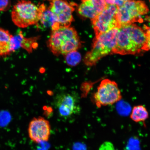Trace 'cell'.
I'll use <instances>...</instances> for the list:
<instances>
[{
	"mask_svg": "<svg viewBox=\"0 0 150 150\" xmlns=\"http://www.w3.org/2000/svg\"><path fill=\"white\" fill-rule=\"evenodd\" d=\"M150 28H143L131 24L120 28L117 42L112 54L136 55L146 51L145 47Z\"/></svg>",
	"mask_w": 150,
	"mask_h": 150,
	"instance_id": "1",
	"label": "cell"
},
{
	"mask_svg": "<svg viewBox=\"0 0 150 150\" xmlns=\"http://www.w3.org/2000/svg\"><path fill=\"white\" fill-rule=\"evenodd\" d=\"M47 45L54 55L59 56L77 51L81 48L82 44L74 28L60 27L52 30Z\"/></svg>",
	"mask_w": 150,
	"mask_h": 150,
	"instance_id": "2",
	"label": "cell"
},
{
	"mask_svg": "<svg viewBox=\"0 0 150 150\" xmlns=\"http://www.w3.org/2000/svg\"><path fill=\"white\" fill-rule=\"evenodd\" d=\"M119 30V28H116L96 35L91 50L86 53L84 57V62L86 65H95L102 58L112 54L117 44Z\"/></svg>",
	"mask_w": 150,
	"mask_h": 150,
	"instance_id": "3",
	"label": "cell"
},
{
	"mask_svg": "<svg viewBox=\"0 0 150 150\" xmlns=\"http://www.w3.org/2000/svg\"><path fill=\"white\" fill-rule=\"evenodd\" d=\"M46 8L44 4L37 5L28 0H19L13 7L11 19L17 27L27 28L37 24Z\"/></svg>",
	"mask_w": 150,
	"mask_h": 150,
	"instance_id": "4",
	"label": "cell"
},
{
	"mask_svg": "<svg viewBox=\"0 0 150 150\" xmlns=\"http://www.w3.org/2000/svg\"><path fill=\"white\" fill-rule=\"evenodd\" d=\"M149 9L144 1L128 0L118 7L117 18L119 28L135 22L142 23V17L148 13Z\"/></svg>",
	"mask_w": 150,
	"mask_h": 150,
	"instance_id": "5",
	"label": "cell"
},
{
	"mask_svg": "<svg viewBox=\"0 0 150 150\" xmlns=\"http://www.w3.org/2000/svg\"><path fill=\"white\" fill-rule=\"evenodd\" d=\"M122 98L117 84L108 79L101 81L94 96L95 104L99 108L115 104L121 100Z\"/></svg>",
	"mask_w": 150,
	"mask_h": 150,
	"instance_id": "6",
	"label": "cell"
},
{
	"mask_svg": "<svg viewBox=\"0 0 150 150\" xmlns=\"http://www.w3.org/2000/svg\"><path fill=\"white\" fill-rule=\"evenodd\" d=\"M118 7L115 5H108L102 13L92 19L96 35L119 28L117 18Z\"/></svg>",
	"mask_w": 150,
	"mask_h": 150,
	"instance_id": "7",
	"label": "cell"
},
{
	"mask_svg": "<svg viewBox=\"0 0 150 150\" xmlns=\"http://www.w3.org/2000/svg\"><path fill=\"white\" fill-rule=\"evenodd\" d=\"M78 97L70 93H61L56 96L54 100V106L59 116L67 119L79 113L81 108Z\"/></svg>",
	"mask_w": 150,
	"mask_h": 150,
	"instance_id": "8",
	"label": "cell"
},
{
	"mask_svg": "<svg viewBox=\"0 0 150 150\" xmlns=\"http://www.w3.org/2000/svg\"><path fill=\"white\" fill-rule=\"evenodd\" d=\"M76 6L67 0H55L48 8L55 15L61 27H69L74 21L72 14Z\"/></svg>",
	"mask_w": 150,
	"mask_h": 150,
	"instance_id": "9",
	"label": "cell"
},
{
	"mask_svg": "<svg viewBox=\"0 0 150 150\" xmlns=\"http://www.w3.org/2000/svg\"><path fill=\"white\" fill-rule=\"evenodd\" d=\"M51 126L49 121L42 117L33 118L28 128L29 137L36 143L48 142L50 139Z\"/></svg>",
	"mask_w": 150,
	"mask_h": 150,
	"instance_id": "10",
	"label": "cell"
},
{
	"mask_svg": "<svg viewBox=\"0 0 150 150\" xmlns=\"http://www.w3.org/2000/svg\"><path fill=\"white\" fill-rule=\"evenodd\" d=\"M105 0H86L79 7V13L83 17L91 18L96 17L107 6Z\"/></svg>",
	"mask_w": 150,
	"mask_h": 150,
	"instance_id": "11",
	"label": "cell"
},
{
	"mask_svg": "<svg viewBox=\"0 0 150 150\" xmlns=\"http://www.w3.org/2000/svg\"><path fill=\"white\" fill-rule=\"evenodd\" d=\"M16 49L13 35L8 30L0 27V59L12 55Z\"/></svg>",
	"mask_w": 150,
	"mask_h": 150,
	"instance_id": "12",
	"label": "cell"
},
{
	"mask_svg": "<svg viewBox=\"0 0 150 150\" xmlns=\"http://www.w3.org/2000/svg\"><path fill=\"white\" fill-rule=\"evenodd\" d=\"M37 25V28L39 29L51 28L52 30L57 29L61 27L55 15L48 8H46L43 12Z\"/></svg>",
	"mask_w": 150,
	"mask_h": 150,
	"instance_id": "13",
	"label": "cell"
},
{
	"mask_svg": "<svg viewBox=\"0 0 150 150\" xmlns=\"http://www.w3.org/2000/svg\"><path fill=\"white\" fill-rule=\"evenodd\" d=\"M149 117V113L147 109L142 105L134 106L130 116V119L136 123L145 122Z\"/></svg>",
	"mask_w": 150,
	"mask_h": 150,
	"instance_id": "14",
	"label": "cell"
},
{
	"mask_svg": "<svg viewBox=\"0 0 150 150\" xmlns=\"http://www.w3.org/2000/svg\"><path fill=\"white\" fill-rule=\"evenodd\" d=\"M19 33L18 46L27 50L29 53H31L33 48L36 47L38 45L36 42L39 37L26 38L23 37L21 32Z\"/></svg>",
	"mask_w": 150,
	"mask_h": 150,
	"instance_id": "15",
	"label": "cell"
},
{
	"mask_svg": "<svg viewBox=\"0 0 150 150\" xmlns=\"http://www.w3.org/2000/svg\"><path fill=\"white\" fill-rule=\"evenodd\" d=\"M67 64L71 67H74L79 64L81 60V56L77 51L71 52L64 55Z\"/></svg>",
	"mask_w": 150,
	"mask_h": 150,
	"instance_id": "16",
	"label": "cell"
},
{
	"mask_svg": "<svg viewBox=\"0 0 150 150\" xmlns=\"http://www.w3.org/2000/svg\"><path fill=\"white\" fill-rule=\"evenodd\" d=\"M11 6L10 0H0V12L8 10Z\"/></svg>",
	"mask_w": 150,
	"mask_h": 150,
	"instance_id": "17",
	"label": "cell"
},
{
	"mask_svg": "<svg viewBox=\"0 0 150 150\" xmlns=\"http://www.w3.org/2000/svg\"><path fill=\"white\" fill-rule=\"evenodd\" d=\"M127 145V150H139V142L136 140H130Z\"/></svg>",
	"mask_w": 150,
	"mask_h": 150,
	"instance_id": "18",
	"label": "cell"
},
{
	"mask_svg": "<svg viewBox=\"0 0 150 150\" xmlns=\"http://www.w3.org/2000/svg\"><path fill=\"white\" fill-rule=\"evenodd\" d=\"M128 0H105L108 5H113L118 7L121 6Z\"/></svg>",
	"mask_w": 150,
	"mask_h": 150,
	"instance_id": "19",
	"label": "cell"
},
{
	"mask_svg": "<svg viewBox=\"0 0 150 150\" xmlns=\"http://www.w3.org/2000/svg\"><path fill=\"white\" fill-rule=\"evenodd\" d=\"M114 146L111 142H104L99 148V150H115Z\"/></svg>",
	"mask_w": 150,
	"mask_h": 150,
	"instance_id": "20",
	"label": "cell"
},
{
	"mask_svg": "<svg viewBox=\"0 0 150 150\" xmlns=\"http://www.w3.org/2000/svg\"><path fill=\"white\" fill-rule=\"evenodd\" d=\"M145 50L146 51L149 50L150 51V31L149 32V34H148L147 42L145 47Z\"/></svg>",
	"mask_w": 150,
	"mask_h": 150,
	"instance_id": "21",
	"label": "cell"
},
{
	"mask_svg": "<svg viewBox=\"0 0 150 150\" xmlns=\"http://www.w3.org/2000/svg\"><path fill=\"white\" fill-rule=\"evenodd\" d=\"M150 3V0H149ZM145 20L148 22L149 28H150V14L149 16H146L145 18Z\"/></svg>",
	"mask_w": 150,
	"mask_h": 150,
	"instance_id": "22",
	"label": "cell"
},
{
	"mask_svg": "<svg viewBox=\"0 0 150 150\" xmlns=\"http://www.w3.org/2000/svg\"><path fill=\"white\" fill-rule=\"evenodd\" d=\"M48 1H55V0H48Z\"/></svg>",
	"mask_w": 150,
	"mask_h": 150,
	"instance_id": "23",
	"label": "cell"
},
{
	"mask_svg": "<svg viewBox=\"0 0 150 150\" xmlns=\"http://www.w3.org/2000/svg\"><path fill=\"white\" fill-rule=\"evenodd\" d=\"M81 1H86V0H81Z\"/></svg>",
	"mask_w": 150,
	"mask_h": 150,
	"instance_id": "24",
	"label": "cell"
},
{
	"mask_svg": "<svg viewBox=\"0 0 150 150\" xmlns=\"http://www.w3.org/2000/svg\"></svg>",
	"mask_w": 150,
	"mask_h": 150,
	"instance_id": "25",
	"label": "cell"
}]
</instances>
